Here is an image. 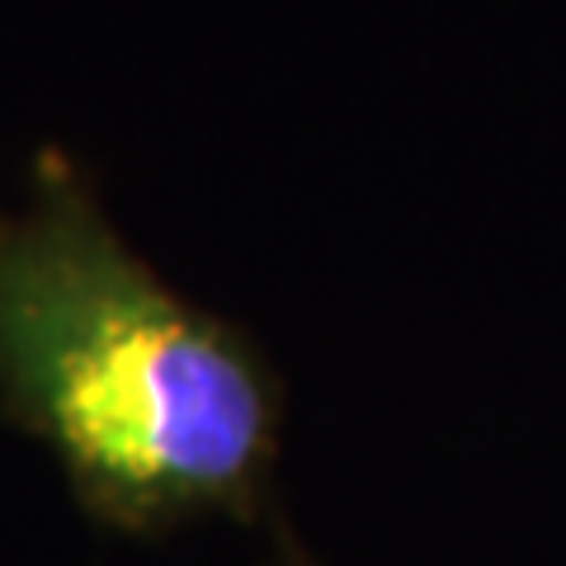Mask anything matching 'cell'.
<instances>
[{"label": "cell", "instance_id": "obj_1", "mask_svg": "<svg viewBox=\"0 0 566 566\" xmlns=\"http://www.w3.org/2000/svg\"><path fill=\"white\" fill-rule=\"evenodd\" d=\"M0 416L109 534L274 524L279 368L123 241L62 151L33 161L24 208H0Z\"/></svg>", "mask_w": 566, "mask_h": 566}]
</instances>
